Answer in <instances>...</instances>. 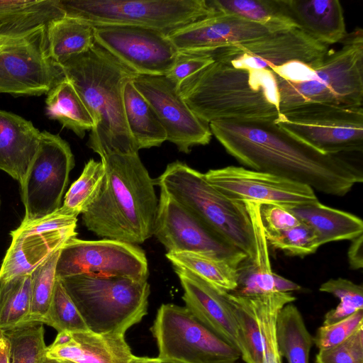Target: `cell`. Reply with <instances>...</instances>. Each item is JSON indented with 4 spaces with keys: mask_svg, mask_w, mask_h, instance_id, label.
Instances as JSON below:
<instances>
[{
    "mask_svg": "<svg viewBox=\"0 0 363 363\" xmlns=\"http://www.w3.org/2000/svg\"><path fill=\"white\" fill-rule=\"evenodd\" d=\"M212 135L249 169L286 177L313 190L342 196L363 181L362 171L340 155L322 153L272 120L216 121Z\"/></svg>",
    "mask_w": 363,
    "mask_h": 363,
    "instance_id": "6da1fadb",
    "label": "cell"
},
{
    "mask_svg": "<svg viewBox=\"0 0 363 363\" xmlns=\"http://www.w3.org/2000/svg\"><path fill=\"white\" fill-rule=\"evenodd\" d=\"M105 176L101 191L82 214L83 224L98 237L134 245L154 234L158 199L155 183L138 152L101 157Z\"/></svg>",
    "mask_w": 363,
    "mask_h": 363,
    "instance_id": "7a4b0ae2",
    "label": "cell"
},
{
    "mask_svg": "<svg viewBox=\"0 0 363 363\" xmlns=\"http://www.w3.org/2000/svg\"><path fill=\"white\" fill-rule=\"evenodd\" d=\"M60 66L93 118L87 146L100 157L138 152L123 106L125 86L138 74L96 42L88 52Z\"/></svg>",
    "mask_w": 363,
    "mask_h": 363,
    "instance_id": "3957f363",
    "label": "cell"
},
{
    "mask_svg": "<svg viewBox=\"0 0 363 363\" xmlns=\"http://www.w3.org/2000/svg\"><path fill=\"white\" fill-rule=\"evenodd\" d=\"M179 92L194 114L216 121H274L279 96L269 69L239 68L216 61L185 79Z\"/></svg>",
    "mask_w": 363,
    "mask_h": 363,
    "instance_id": "277c9868",
    "label": "cell"
},
{
    "mask_svg": "<svg viewBox=\"0 0 363 363\" xmlns=\"http://www.w3.org/2000/svg\"><path fill=\"white\" fill-rule=\"evenodd\" d=\"M154 183L226 242L252 257L253 230L244 201L228 196L203 173L179 161L169 164Z\"/></svg>",
    "mask_w": 363,
    "mask_h": 363,
    "instance_id": "5b68a950",
    "label": "cell"
},
{
    "mask_svg": "<svg viewBox=\"0 0 363 363\" xmlns=\"http://www.w3.org/2000/svg\"><path fill=\"white\" fill-rule=\"evenodd\" d=\"M341 47L329 50L314 79L293 83L276 78L280 113L306 105L362 107L363 30L347 33Z\"/></svg>",
    "mask_w": 363,
    "mask_h": 363,
    "instance_id": "8992f818",
    "label": "cell"
},
{
    "mask_svg": "<svg viewBox=\"0 0 363 363\" xmlns=\"http://www.w3.org/2000/svg\"><path fill=\"white\" fill-rule=\"evenodd\" d=\"M59 279L91 332L125 335L147 314V281L85 274Z\"/></svg>",
    "mask_w": 363,
    "mask_h": 363,
    "instance_id": "52a82bcc",
    "label": "cell"
},
{
    "mask_svg": "<svg viewBox=\"0 0 363 363\" xmlns=\"http://www.w3.org/2000/svg\"><path fill=\"white\" fill-rule=\"evenodd\" d=\"M67 16L92 26H132L166 35L213 16L207 0H60Z\"/></svg>",
    "mask_w": 363,
    "mask_h": 363,
    "instance_id": "ba28073f",
    "label": "cell"
},
{
    "mask_svg": "<svg viewBox=\"0 0 363 363\" xmlns=\"http://www.w3.org/2000/svg\"><path fill=\"white\" fill-rule=\"evenodd\" d=\"M46 26L0 31V94L41 96L65 77L48 55Z\"/></svg>",
    "mask_w": 363,
    "mask_h": 363,
    "instance_id": "9c48e42d",
    "label": "cell"
},
{
    "mask_svg": "<svg viewBox=\"0 0 363 363\" xmlns=\"http://www.w3.org/2000/svg\"><path fill=\"white\" fill-rule=\"evenodd\" d=\"M151 331L162 361L184 363H235L240 352L226 342L186 306L164 303Z\"/></svg>",
    "mask_w": 363,
    "mask_h": 363,
    "instance_id": "30bf717a",
    "label": "cell"
},
{
    "mask_svg": "<svg viewBox=\"0 0 363 363\" xmlns=\"http://www.w3.org/2000/svg\"><path fill=\"white\" fill-rule=\"evenodd\" d=\"M274 123L324 154L362 151V107L302 106L280 113Z\"/></svg>",
    "mask_w": 363,
    "mask_h": 363,
    "instance_id": "8fae6325",
    "label": "cell"
},
{
    "mask_svg": "<svg viewBox=\"0 0 363 363\" xmlns=\"http://www.w3.org/2000/svg\"><path fill=\"white\" fill-rule=\"evenodd\" d=\"M74 167L70 146L59 135L41 131L38 152L20 185L25 215L21 222H30L56 211Z\"/></svg>",
    "mask_w": 363,
    "mask_h": 363,
    "instance_id": "7c38bea8",
    "label": "cell"
},
{
    "mask_svg": "<svg viewBox=\"0 0 363 363\" xmlns=\"http://www.w3.org/2000/svg\"><path fill=\"white\" fill-rule=\"evenodd\" d=\"M84 274L147 281L148 263L145 252L137 245L106 238L85 240L74 237L60 250L56 277Z\"/></svg>",
    "mask_w": 363,
    "mask_h": 363,
    "instance_id": "4fadbf2b",
    "label": "cell"
},
{
    "mask_svg": "<svg viewBox=\"0 0 363 363\" xmlns=\"http://www.w3.org/2000/svg\"><path fill=\"white\" fill-rule=\"evenodd\" d=\"M329 50V46L293 28L203 52L235 67L270 70L292 61L318 65Z\"/></svg>",
    "mask_w": 363,
    "mask_h": 363,
    "instance_id": "5bb4252c",
    "label": "cell"
},
{
    "mask_svg": "<svg viewBox=\"0 0 363 363\" xmlns=\"http://www.w3.org/2000/svg\"><path fill=\"white\" fill-rule=\"evenodd\" d=\"M77 217L62 206L43 218L21 222L10 233L11 242L0 267V282L30 275L68 240L77 236Z\"/></svg>",
    "mask_w": 363,
    "mask_h": 363,
    "instance_id": "9a60e30c",
    "label": "cell"
},
{
    "mask_svg": "<svg viewBox=\"0 0 363 363\" xmlns=\"http://www.w3.org/2000/svg\"><path fill=\"white\" fill-rule=\"evenodd\" d=\"M153 235L164 245L167 253L202 254L225 260L236 268L247 258L162 190L158 199Z\"/></svg>",
    "mask_w": 363,
    "mask_h": 363,
    "instance_id": "2e32d148",
    "label": "cell"
},
{
    "mask_svg": "<svg viewBox=\"0 0 363 363\" xmlns=\"http://www.w3.org/2000/svg\"><path fill=\"white\" fill-rule=\"evenodd\" d=\"M95 42L140 75H166L178 51L168 35L132 26H93Z\"/></svg>",
    "mask_w": 363,
    "mask_h": 363,
    "instance_id": "e0dca14e",
    "label": "cell"
},
{
    "mask_svg": "<svg viewBox=\"0 0 363 363\" xmlns=\"http://www.w3.org/2000/svg\"><path fill=\"white\" fill-rule=\"evenodd\" d=\"M206 180L228 196L290 208L318 201L309 186L277 174L228 166L204 173Z\"/></svg>",
    "mask_w": 363,
    "mask_h": 363,
    "instance_id": "ac0fdd59",
    "label": "cell"
},
{
    "mask_svg": "<svg viewBox=\"0 0 363 363\" xmlns=\"http://www.w3.org/2000/svg\"><path fill=\"white\" fill-rule=\"evenodd\" d=\"M132 82L156 113L167 140L179 151L187 154L194 146L209 143L213 135L209 124L194 114L165 75L138 74Z\"/></svg>",
    "mask_w": 363,
    "mask_h": 363,
    "instance_id": "d6986e66",
    "label": "cell"
},
{
    "mask_svg": "<svg viewBox=\"0 0 363 363\" xmlns=\"http://www.w3.org/2000/svg\"><path fill=\"white\" fill-rule=\"evenodd\" d=\"M184 291L186 307L218 336L242 354L243 347L228 292L190 272L174 267Z\"/></svg>",
    "mask_w": 363,
    "mask_h": 363,
    "instance_id": "ffe728a7",
    "label": "cell"
},
{
    "mask_svg": "<svg viewBox=\"0 0 363 363\" xmlns=\"http://www.w3.org/2000/svg\"><path fill=\"white\" fill-rule=\"evenodd\" d=\"M273 33L266 26L235 16L216 14L178 28L168 38L178 52H206Z\"/></svg>",
    "mask_w": 363,
    "mask_h": 363,
    "instance_id": "44dd1931",
    "label": "cell"
},
{
    "mask_svg": "<svg viewBox=\"0 0 363 363\" xmlns=\"http://www.w3.org/2000/svg\"><path fill=\"white\" fill-rule=\"evenodd\" d=\"M244 203L252 223L254 252L250 259H245L237 267L238 286L233 293L250 296L299 290L301 286L298 284L272 271L268 242L260 216L261 203Z\"/></svg>",
    "mask_w": 363,
    "mask_h": 363,
    "instance_id": "7402d4cb",
    "label": "cell"
},
{
    "mask_svg": "<svg viewBox=\"0 0 363 363\" xmlns=\"http://www.w3.org/2000/svg\"><path fill=\"white\" fill-rule=\"evenodd\" d=\"M124 336L90 330L60 332L47 347L46 359L72 363H128L133 354Z\"/></svg>",
    "mask_w": 363,
    "mask_h": 363,
    "instance_id": "603a6c76",
    "label": "cell"
},
{
    "mask_svg": "<svg viewBox=\"0 0 363 363\" xmlns=\"http://www.w3.org/2000/svg\"><path fill=\"white\" fill-rule=\"evenodd\" d=\"M40 136L30 121L0 109V169L20 185L38 152Z\"/></svg>",
    "mask_w": 363,
    "mask_h": 363,
    "instance_id": "cb8c5ba5",
    "label": "cell"
},
{
    "mask_svg": "<svg viewBox=\"0 0 363 363\" xmlns=\"http://www.w3.org/2000/svg\"><path fill=\"white\" fill-rule=\"evenodd\" d=\"M297 28L315 41L330 45L347 35L343 9L338 0H284Z\"/></svg>",
    "mask_w": 363,
    "mask_h": 363,
    "instance_id": "d4e9b609",
    "label": "cell"
},
{
    "mask_svg": "<svg viewBox=\"0 0 363 363\" xmlns=\"http://www.w3.org/2000/svg\"><path fill=\"white\" fill-rule=\"evenodd\" d=\"M286 208L314 230L320 246L334 241L352 240L363 235L362 219L318 201Z\"/></svg>",
    "mask_w": 363,
    "mask_h": 363,
    "instance_id": "484cf974",
    "label": "cell"
},
{
    "mask_svg": "<svg viewBox=\"0 0 363 363\" xmlns=\"http://www.w3.org/2000/svg\"><path fill=\"white\" fill-rule=\"evenodd\" d=\"M46 37L48 55L59 65L88 52L95 43L94 26L67 15L47 24Z\"/></svg>",
    "mask_w": 363,
    "mask_h": 363,
    "instance_id": "4316f807",
    "label": "cell"
},
{
    "mask_svg": "<svg viewBox=\"0 0 363 363\" xmlns=\"http://www.w3.org/2000/svg\"><path fill=\"white\" fill-rule=\"evenodd\" d=\"M213 15H233L274 32L297 28L284 0H208Z\"/></svg>",
    "mask_w": 363,
    "mask_h": 363,
    "instance_id": "83f0119b",
    "label": "cell"
},
{
    "mask_svg": "<svg viewBox=\"0 0 363 363\" xmlns=\"http://www.w3.org/2000/svg\"><path fill=\"white\" fill-rule=\"evenodd\" d=\"M123 106L128 128L138 150L159 147L167 140L165 130L156 113L132 81L125 86Z\"/></svg>",
    "mask_w": 363,
    "mask_h": 363,
    "instance_id": "f1b7e54d",
    "label": "cell"
},
{
    "mask_svg": "<svg viewBox=\"0 0 363 363\" xmlns=\"http://www.w3.org/2000/svg\"><path fill=\"white\" fill-rule=\"evenodd\" d=\"M46 114L83 138L94 126L93 118L72 84L65 77L47 94Z\"/></svg>",
    "mask_w": 363,
    "mask_h": 363,
    "instance_id": "f546056e",
    "label": "cell"
},
{
    "mask_svg": "<svg viewBox=\"0 0 363 363\" xmlns=\"http://www.w3.org/2000/svg\"><path fill=\"white\" fill-rule=\"evenodd\" d=\"M262 339V363H283L276 335L277 320L279 311L296 300L291 292L270 293L247 296Z\"/></svg>",
    "mask_w": 363,
    "mask_h": 363,
    "instance_id": "4dcf8cb0",
    "label": "cell"
},
{
    "mask_svg": "<svg viewBox=\"0 0 363 363\" xmlns=\"http://www.w3.org/2000/svg\"><path fill=\"white\" fill-rule=\"evenodd\" d=\"M276 335L279 352L288 363H309L313 337L294 304L289 303L279 311Z\"/></svg>",
    "mask_w": 363,
    "mask_h": 363,
    "instance_id": "1f68e13d",
    "label": "cell"
},
{
    "mask_svg": "<svg viewBox=\"0 0 363 363\" xmlns=\"http://www.w3.org/2000/svg\"><path fill=\"white\" fill-rule=\"evenodd\" d=\"M166 257L173 267L187 270L220 289L233 292L237 288V268L225 260L189 252L167 253Z\"/></svg>",
    "mask_w": 363,
    "mask_h": 363,
    "instance_id": "d6a6232c",
    "label": "cell"
},
{
    "mask_svg": "<svg viewBox=\"0 0 363 363\" xmlns=\"http://www.w3.org/2000/svg\"><path fill=\"white\" fill-rule=\"evenodd\" d=\"M65 15L60 0H0V25L36 28Z\"/></svg>",
    "mask_w": 363,
    "mask_h": 363,
    "instance_id": "836d02e7",
    "label": "cell"
},
{
    "mask_svg": "<svg viewBox=\"0 0 363 363\" xmlns=\"http://www.w3.org/2000/svg\"><path fill=\"white\" fill-rule=\"evenodd\" d=\"M30 306V275L0 282V331L6 332L26 323Z\"/></svg>",
    "mask_w": 363,
    "mask_h": 363,
    "instance_id": "e575fe53",
    "label": "cell"
},
{
    "mask_svg": "<svg viewBox=\"0 0 363 363\" xmlns=\"http://www.w3.org/2000/svg\"><path fill=\"white\" fill-rule=\"evenodd\" d=\"M4 333L10 345L9 363H44L48 346L43 323H23Z\"/></svg>",
    "mask_w": 363,
    "mask_h": 363,
    "instance_id": "d590c367",
    "label": "cell"
},
{
    "mask_svg": "<svg viewBox=\"0 0 363 363\" xmlns=\"http://www.w3.org/2000/svg\"><path fill=\"white\" fill-rule=\"evenodd\" d=\"M104 176L101 161L89 160L79 177L67 191L62 207L77 217L82 214L98 196Z\"/></svg>",
    "mask_w": 363,
    "mask_h": 363,
    "instance_id": "8d00e7d4",
    "label": "cell"
},
{
    "mask_svg": "<svg viewBox=\"0 0 363 363\" xmlns=\"http://www.w3.org/2000/svg\"><path fill=\"white\" fill-rule=\"evenodd\" d=\"M243 347L241 357L245 363H262L260 330L247 296L228 292Z\"/></svg>",
    "mask_w": 363,
    "mask_h": 363,
    "instance_id": "74e56055",
    "label": "cell"
},
{
    "mask_svg": "<svg viewBox=\"0 0 363 363\" xmlns=\"http://www.w3.org/2000/svg\"><path fill=\"white\" fill-rule=\"evenodd\" d=\"M41 323L53 328L58 333L89 330L77 307L59 279H56L49 308Z\"/></svg>",
    "mask_w": 363,
    "mask_h": 363,
    "instance_id": "f35d334b",
    "label": "cell"
},
{
    "mask_svg": "<svg viewBox=\"0 0 363 363\" xmlns=\"http://www.w3.org/2000/svg\"><path fill=\"white\" fill-rule=\"evenodd\" d=\"M60 250L35 269L30 275L31 306L26 323H41L48 311L57 279L56 266Z\"/></svg>",
    "mask_w": 363,
    "mask_h": 363,
    "instance_id": "ab89813d",
    "label": "cell"
},
{
    "mask_svg": "<svg viewBox=\"0 0 363 363\" xmlns=\"http://www.w3.org/2000/svg\"><path fill=\"white\" fill-rule=\"evenodd\" d=\"M319 290L340 300L335 308L328 311L323 325L333 324L363 310V287L346 279H330L323 283Z\"/></svg>",
    "mask_w": 363,
    "mask_h": 363,
    "instance_id": "60d3db41",
    "label": "cell"
},
{
    "mask_svg": "<svg viewBox=\"0 0 363 363\" xmlns=\"http://www.w3.org/2000/svg\"><path fill=\"white\" fill-rule=\"evenodd\" d=\"M264 231L268 245L289 255L303 257L320 247L314 230L302 222L282 231Z\"/></svg>",
    "mask_w": 363,
    "mask_h": 363,
    "instance_id": "b9f144b4",
    "label": "cell"
},
{
    "mask_svg": "<svg viewBox=\"0 0 363 363\" xmlns=\"http://www.w3.org/2000/svg\"><path fill=\"white\" fill-rule=\"evenodd\" d=\"M363 328V310L333 324L320 327L313 337L319 350L335 347Z\"/></svg>",
    "mask_w": 363,
    "mask_h": 363,
    "instance_id": "7bdbcfd3",
    "label": "cell"
},
{
    "mask_svg": "<svg viewBox=\"0 0 363 363\" xmlns=\"http://www.w3.org/2000/svg\"><path fill=\"white\" fill-rule=\"evenodd\" d=\"M315 363H363V328L342 343L319 350Z\"/></svg>",
    "mask_w": 363,
    "mask_h": 363,
    "instance_id": "ee69618b",
    "label": "cell"
},
{
    "mask_svg": "<svg viewBox=\"0 0 363 363\" xmlns=\"http://www.w3.org/2000/svg\"><path fill=\"white\" fill-rule=\"evenodd\" d=\"M213 62V58L205 52H178L173 65L165 76L179 89L185 79Z\"/></svg>",
    "mask_w": 363,
    "mask_h": 363,
    "instance_id": "f6af8a7d",
    "label": "cell"
},
{
    "mask_svg": "<svg viewBox=\"0 0 363 363\" xmlns=\"http://www.w3.org/2000/svg\"><path fill=\"white\" fill-rule=\"evenodd\" d=\"M260 216L264 230L271 232L282 231L301 223L287 208L274 204H261Z\"/></svg>",
    "mask_w": 363,
    "mask_h": 363,
    "instance_id": "bcb514c9",
    "label": "cell"
},
{
    "mask_svg": "<svg viewBox=\"0 0 363 363\" xmlns=\"http://www.w3.org/2000/svg\"><path fill=\"white\" fill-rule=\"evenodd\" d=\"M363 235L351 240L347 251L350 267L352 269H361L363 267Z\"/></svg>",
    "mask_w": 363,
    "mask_h": 363,
    "instance_id": "7dc6e473",
    "label": "cell"
},
{
    "mask_svg": "<svg viewBox=\"0 0 363 363\" xmlns=\"http://www.w3.org/2000/svg\"><path fill=\"white\" fill-rule=\"evenodd\" d=\"M9 342L4 332L0 331V363H9Z\"/></svg>",
    "mask_w": 363,
    "mask_h": 363,
    "instance_id": "c3c4849f",
    "label": "cell"
},
{
    "mask_svg": "<svg viewBox=\"0 0 363 363\" xmlns=\"http://www.w3.org/2000/svg\"><path fill=\"white\" fill-rule=\"evenodd\" d=\"M128 363H162V360L158 357H147L133 355Z\"/></svg>",
    "mask_w": 363,
    "mask_h": 363,
    "instance_id": "681fc988",
    "label": "cell"
},
{
    "mask_svg": "<svg viewBox=\"0 0 363 363\" xmlns=\"http://www.w3.org/2000/svg\"><path fill=\"white\" fill-rule=\"evenodd\" d=\"M44 363H72V362L46 359L45 361L44 362Z\"/></svg>",
    "mask_w": 363,
    "mask_h": 363,
    "instance_id": "f907efd6",
    "label": "cell"
},
{
    "mask_svg": "<svg viewBox=\"0 0 363 363\" xmlns=\"http://www.w3.org/2000/svg\"><path fill=\"white\" fill-rule=\"evenodd\" d=\"M162 363H184L177 361H162Z\"/></svg>",
    "mask_w": 363,
    "mask_h": 363,
    "instance_id": "816d5d0a",
    "label": "cell"
},
{
    "mask_svg": "<svg viewBox=\"0 0 363 363\" xmlns=\"http://www.w3.org/2000/svg\"><path fill=\"white\" fill-rule=\"evenodd\" d=\"M0 206H1V199H0Z\"/></svg>",
    "mask_w": 363,
    "mask_h": 363,
    "instance_id": "f5cc1de1",
    "label": "cell"
}]
</instances>
